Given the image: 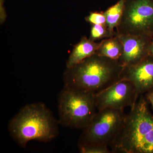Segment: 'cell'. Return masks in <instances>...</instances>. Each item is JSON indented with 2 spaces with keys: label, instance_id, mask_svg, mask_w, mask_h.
Returning <instances> with one entry per match:
<instances>
[{
  "label": "cell",
  "instance_id": "1",
  "mask_svg": "<svg viewBox=\"0 0 153 153\" xmlns=\"http://www.w3.org/2000/svg\"><path fill=\"white\" fill-rule=\"evenodd\" d=\"M148 104L140 95L110 146L112 153H153V114Z\"/></svg>",
  "mask_w": 153,
  "mask_h": 153
},
{
  "label": "cell",
  "instance_id": "2",
  "mask_svg": "<svg viewBox=\"0 0 153 153\" xmlns=\"http://www.w3.org/2000/svg\"><path fill=\"white\" fill-rule=\"evenodd\" d=\"M123 68L118 60L95 53L66 68L63 76L64 86L97 94L120 80Z\"/></svg>",
  "mask_w": 153,
  "mask_h": 153
},
{
  "label": "cell",
  "instance_id": "3",
  "mask_svg": "<svg viewBox=\"0 0 153 153\" xmlns=\"http://www.w3.org/2000/svg\"><path fill=\"white\" fill-rule=\"evenodd\" d=\"M58 120L44 103L27 105L10 121V134L22 147L32 140L47 143L58 135Z\"/></svg>",
  "mask_w": 153,
  "mask_h": 153
},
{
  "label": "cell",
  "instance_id": "4",
  "mask_svg": "<svg viewBox=\"0 0 153 153\" xmlns=\"http://www.w3.org/2000/svg\"><path fill=\"white\" fill-rule=\"evenodd\" d=\"M59 124L83 130L97 112L95 94L64 86L58 96Z\"/></svg>",
  "mask_w": 153,
  "mask_h": 153
},
{
  "label": "cell",
  "instance_id": "5",
  "mask_svg": "<svg viewBox=\"0 0 153 153\" xmlns=\"http://www.w3.org/2000/svg\"><path fill=\"white\" fill-rule=\"evenodd\" d=\"M126 116L123 111L112 108L97 111L90 124L82 130L78 147L101 145L109 147L120 130Z\"/></svg>",
  "mask_w": 153,
  "mask_h": 153
},
{
  "label": "cell",
  "instance_id": "6",
  "mask_svg": "<svg viewBox=\"0 0 153 153\" xmlns=\"http://www.w3.org/2000/svg\"><path fill=\"white\" fill-rule=\"evenodd\" d=\"M116 33L153 37V0H126Z\"/></svg>",
  "mask_w": 153,
  "mask_h": 153
},
{
  "label": "cell",
  "instance_id": "7",
  "mask_svg": "<svg viewBox=\"0 0 153 153\" xmlns=\"http://www.w3.org/2000/svg\"><path fill=\"white\" fill-rule=\"evenodd\" d=\"M137 100L134 86L126 79H120L106 89L95 94L97 111L112 108L124 111L126 107L132 108Z\"/></svg>",
  "mask_w": 153,
  "mask_h": 153
},
{
  "label": "cell",
  "instance_id": "8",
  "mask_svg": "<svg viewBox=\"0 0 153 153\" xmlns=\"http://www.w3.org/2000/svg\"><path fill=\"white\" fill-rule=\"evenodd\" d=\"M133 84L137 99L140 96L153 91V57L149 55L136 64L124 67L121 79Z\"/></svg>",
  "mask_w": 153,
  "mask_h": 153
},
{
  "label": "cell",
  "instance_id": "9",
  "mask_svg": "<svg viewBox=\"0 0 153 153\" xmlns=\"http://www.w3.org/2000/svg\"><path fill=\"white\" fill-rule=\"evenodd\" d=\"M118 35L123 46L122 54L118 61L123 67L136 64L150 55V47L153 37Z\"/></svg>",
  "mask_w": 153,
  "mask_h": 153
},
{
  "label": "cell",
  "instance_id": "10",
  "mask_svg": "<svg viewBox=\"0 0 153 153\" xmlns=\"http://www.w3.org/2000/svg\"><path fill=\"white\" fill-rule=\"evenodd\" d=\"M100 45V42L97 43L83 36L73 48L66 63V68L74 66L95 54Z\"/></svg>",
  "mask_w": 153,
  "mask_h": 153
},
{
  "label": "cell",
  "instance_id": "11",
  "mask_svg": "<svg viewBox=\"0 0 153 153\" xmlns=\"http://www.w3.org/2000/svg\"><path fill=\"white\" fill-rule=\"evenodd\" d=\"M123 46L118 35L103 39L97 51V54L113 60H118L122 54Z\"/></svg>",
  "mask_w": 153,
  "mask_h": 153
},
{
  "label": "cell",
  "instance_id": "12",
  "mask_svg": "<svg viewBox=\"0 0 153 153\" xmlns=\"http://www.w3.org/2000/svg\"><path fill=\"white\" fill-rule=\"evenodd\" d=\"M125 2L126 0H119L104 12L106 18L105 25L112 34H117L115 32L114 29L117 28L122 18Z\"/></svg>",
  "mask_w": 153,
  "mask_h": 153
},
{
  "label": "cell",
  "instance_id": "13",
  "mask_svg": "<svg viewBox=\"0 0 153 153\" xmlns=\"http://www.w3.org/2000/svg\"><path fill=\"white\" fill-rule=\"evenodd\" d=\"M117 35V34H114L111 33L106 25H91L89 39L96 41L102 39L103 40Z\"/></svg>",
  "mask_w": 153,
  "mask_h": 153
},
{
  "label": "cell",
  "instance_id": "14",
  "mask_svg": "<svg viewBox=\"0 0 153 153\" xmlns=\"http://www.w3.org/2000/svg\"><path fill=\"white\" fill-rule=\"evenodd\" d=\"M80 153H111L109 147L101 145H90L78 147Z\"/></svg>",
  "mask_w": 153,
  "mask_h": 153
},
{
  "label": "cell",
  "instance_id": "15",
  "mask_svg": "<svg viewBox=\"0 0 153 153\" xmlns=\"http://www.w3.org/2000/svg\"><path fill=\"white\" fill-rule=\"evenodd\" d=\"M85 20L91 25H106V18L103 12H91L89 15L85 17Z\"/></svg>",
  "mask_w": 153,
  "mask_h": 153
},
{
  "label": "cell",
  "instance_id": "16",
  "mask_svg": "<svg viewBox=\"0 0 153 153\" xmlns=\"http://www.w3.org/2000/svg\"><path fill=\"white\" fill-rule=\"evenodd\" d=\"M5 0H0V8H1V22H4L6 18L5 11L4 9V5Z\"/></svg>",
  "mask_w": 153,
  "mask_h": 153
},
{
  "label": "cell",
  "instance_id": "17",
  "mask_svg": "<svg viewBox=\"0 0 153 153\" xmlns=\"http://www.w3.org/2000/svg\"><path fill=\"white\" fill-rule=\"evenodd\" d=\"M145 97L148 103L151 105L152 108L153 110V91L146 93Z\"/></svg>",
  "mask_w": 153,
  "mask_h": 153
},
{
  "label": "cell",
  "instance_id": "18",
  "mask_svg": "<svg viewBox=\"0 0 153 153\" xmlns=\"http://www.w3.org/2000/svg\"><path fill=\"white\" fill-rule=\"evenodd\" d=\"M149 54L153 57V38L151 42L150 47Z\"/></svg>",
  "mask_w": 153,
  "mask_h": 153
}]
</instances>
